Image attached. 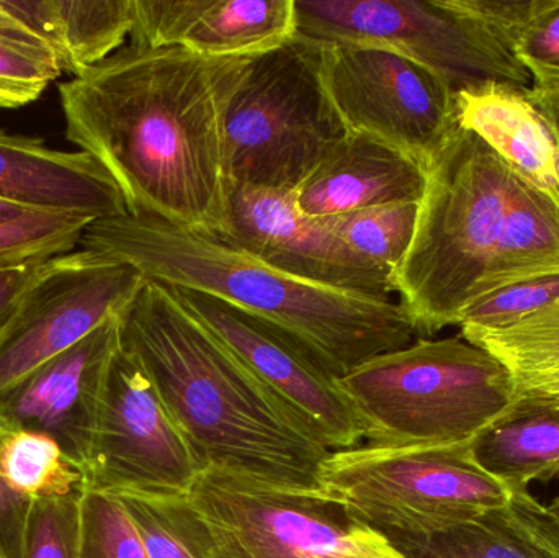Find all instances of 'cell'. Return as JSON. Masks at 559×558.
<instances>
[{
    "label": "cell",
    "mask_w": 559,
    "mask_h": 558,
    "mask_svg": "<svg viewBox=\"0 0 559 558\" xmlns=\"http://www.w3.org/2000/svg\"><path fill=\"white\" fill-rule=\"evenodd\" d=\"M249 59L128 43L58 85L66 138L110 174L130 215L216 236L226 105Z\"/></svg>",
    "instance_id": "6da1fadb"
},
{
    "label": "cell",
    "mask_w": 559,
    "mask_h": 558,
    "mask_svg": "<svg viewBox=\"0 0 559 558\" xmlns=\"http://www.w3.org/2000/svg\"><path fill=\"white\" fill-rule=\"evenodd\" d=\"M559 272V206L456 123L426 167L416 235L394 292L420 337L486 294Z\"/></svg>",
    "instance_id": "7a4b0ae2"
},
{
    "label": "cell",
    "mask_w": 559,
    "mask_h": 558,
    "mask_svg": "<svg viewBox=\"0 0 559 558\" xmlns=\"http://www.w3.org/2000/svg\"><path fill=\"white\" fill-rule=\"evenodd\" d=\"M120 344L150 377L200 471L321 490L319 472L331 451L296 425L173 288L144 278L120 314Z\"/></svg>",
    "instance_id": "3957f363"
},
{
    "label": "cell",
    "mask_w": 559,
    "mask_h": 558,
    "mask_svg": "<svg viewBox=\"0 0 559 558\" xmlns=\"http://www.w3.org/2000/svg\"><path fill=\"white\" fill-rule=\"evenodd\" d=\"M81 246L130 264L147 281L209 295L274 324L335 379L423 340L400 301L302 281L163 219L130 213L94 219Z\"/></svg>",
    "instance_id": "277c9868"
},
{
    "label": "cell",
    "mask_w": 559,
    "mask_h": 558,
    "mask_svg": "<svg viewBox=\"0 0 559 558\" xmlns=\"http://www.w3.org/2000/svg\"><path fill=\"white\" fill-rule=\"evenodd\" d=\"M368 444L472 446L514 412L511 373L463 337L417 340L337 379Z\"/></svg>",
    "instance_id": "5b68a950"
},
{
    "label": "cell",
    "mask_w": 559,
    "mask_h": 558,
    "mask_svg": "<svg viewBox=\"0 0 559 558\" xmlns=\"http://www.w3.org/2000/svg\"><path fill=\"white\" fill-rule=\"evenodd\" d=\"M324 49L296 33L249 59L226 105L228 183L293 192L348 133L325 87Z\"/></svg>",
    "instance_id": "8992f818"
},
{
    "label": "cell",
    "mask_w": 559,
    "mask_h": 558,
    "mask_svg": "<svg viewBox=\"0 0 559 558\" xmlns=\"http://www.w3.org/2000/svg\"><path fill=\"white\" fill-rule=\"evenodd\" d=\"M472 446L365 444L331 452L319 485L384 539L439 536L502 510L511 498L479 467Z\"/></svg>",
    "instance_id": "52a82bcc"
},
{
    "label": "cell",
    "mask_w": 559,
    "mask_h": 558,
    "mask_svg": "<svg viewBox=\"0 0 559 558\" xmlns=\"http://www.w3.org/2000/svg\"><path fill=\"white\" fill-rule=\"evenodd\" d=\"M295 7L299 35L400 52L455 95L488 84L531 88L527 69L452 0H295Z\"/></svg>",
    "instance_id": "ba28073f"
},
{
    "label": "cell",
    "mask_w": 559,
    "mask_h": 558,
    "mask_svg": "<svg viewBox=\"0 0 559 558\" xmlns=\"http://www.w3.org/2000/svg\"><path fill=\"white\" fill-rule=\"evenodd\" d=\"M187 498L209 530L213 558H404L321 490L209 468Z\"/></svg>",
    "instance_id": "9c48e42d"
},
{
    "label": "cell",
    "mask_w": 559,
    "mask_h": 558,
    "mask_svg": "<svg viewBox=\"0 0 559 558\" xmlns=\"http://www.w3.org/2000/svg\"><path fill=\"white\" fill-rule=\"evenodd\" d=\"M200 474L150 377L120 344L105 377L82 490L187 498Z\"/></svg>",
    "instance_id": "30bf717a"
},
{
    "label": "cell",
    "mask_w": 559,
    "mask_h": 558,
    "mask_svg": "<svg viewBox=\"0 0 559 558\" xmlns=\"http://www.w3.org/2000/svg\"><path fill=\"white\" fill-rule=\"evenodd\" d=\"M324 82L348 133L368 134L424 167L459 123L452 88L391 49L325 43Z\"/></svg>",
    "instance_id": "8fae6325"
},
{
    "label": "cell",
    "mask_w": 559,
    "mask_h": 558,
    "mask_svg": "<svg viewBox=\"0 0 559 558\" xmlns=\"http://www.w3.org/2000/svg\"><path fill=\"white\" fill-rule=\"evenodd\" d=\"M130 264L100 252L49 259L0 333V399L48 360L120 317L143 287Z\"/></svg>",
    "instance_id": "7c38bea8"
},
{
    "label": "cell",
    "mask_w": 559,
    "mask_h": 558,
    "mask_svg": "<svg viewBox=\"0 0 559 558\" xmlns=\"http://www.w3.org/2000/svg\"><path fill=\"white\" fill-rule=\"evenodd\" d=\"M173 290L312 441L331 452L360 444L364 429L337 379L319 367L288 334L226 301L199 292Z\"/></svg>",
    "instance_id": "4fadbf2b"
},
{
    "label": "cell",
    "mask_w": 559,
    "mask_h": 558,
    "mask_svg": "<svg viewBox=\"0 0 559 558\" xmlns=\"http://www.w3.org/2000/svg\"><path fill=\"white\" fill-rule=\"evenodd\" d=\"M212 238L312 284L393 300V272L348 248L321 219L299 212L292 192L231 186L226 215Z\"/></svg>",
    "instance_id": "5bb4252c"
},
{
    "label": "cell",
    "mask_w": 559,
    "mask_h": 558,
    "mask_svg": "<svg viewBox=\"0 0 559 558\" xmlns=\"http://www.w3.org/2000/svg\"><path fill=\"white\" fill-rule=\"evenodd\" d=\"M120 347V317L48 360L0 399V423L41 432L84 474L111 357Z\"/></svg>",
    "instance_id": "9a60e30c"
},
{
    "label": "cell",
    "mask_w": 559,
    "mask_h": 558,
    "mask_svg": "<svg viewBox=\"0 0 559 558\" xmlns=\"http://www.w3.org/2000/svg\"><path fill=\"white\" fill-rule=\"evenodd\" d=\"M426 167L361 133H347L293 190L302 215L322 219L388 203L420 202Z\"/></svg>",
    "instance_id": "2e32d148"
},
{
    "label": "cell",
    "mask_w": 559,
    "mask_h": 558,
    "mask_svg": "<svg viewBox=\"0 0 559 558\" xmlns=\"http://www.w3.org/2000/svg\"><path fill=\"white\" fill-rule=\"evenodd\" d=\"M0 197L39 212H71L94 219L127 215L110 174L84 151H59L41 138L0 130Z\"/></svg>",
    "instance_id": "e0dca14e"
},
{
    "label": "cell",
    "mask_w": 559,
    "mask_h": 558,
    "mask_svg": "<svg viewBox=\"0 0 559 558\" xmlns=\"http://www.w3.org/2000/svg\"><path fill=\"white\" fill-rule=\"evenodd\" d=\"M460 127L481 138L515 173L559 206V143L527 88L488 84L456 94Z\"/></svg>",
    "instance_id": "ac0fdd59"
},
{
    "label": "cell",
    "mask_w": 559,
    "mask_h": 558,
    "mask_svg": "<svg viewBox=\"0 0 559 558\" xmlns=\"http://www.w3.org/2000/svg\"><path fill=\"white\" fill-rule=\"evenodd\" d=\"M404 558H559V523L532 495L512 490L502 510L430 537H388Z\"/></svg>",
    "instance_id": "d6986e66"
},
{
    "label": "cell",
    "mask_w": 559,
    "mask_h": 558,
    "mask_svg": "<svg viewBox=\"0 0 559 558\" xmlns=\"http://www.w3.org/2000/svg\"><path fill=\"white\" fill-rule=\"evenodd\" d=\"M2 5L52 49L72 78L123 48L133 29V0H2Z\"/></svg>",
    "instance_id": "ffe728a7"
},
{
    "label": "cell",
    "mask_w": 559,
    "mask_h": 558,
    "mask_svg": "<svg viewBox=\"0 0 559 558\" xmlns=\"http://www.w3.org/2000/svg\"><path fill=\"white\" fill-rule=\"evenodd\" d=\"M465 341L488 351L511 373L512 415L559 409V300L506 330Z\"/></svg>",
    "instance_id": "44dd1931"
},
{
    "label": "cell",
    "mask_w": 559,
    "mask_h": 558,
    "mask_svg": "<svg viewBox=\"0 0 559 558\" xmlns=\"http://www.w3.org/2000/svg\"><path fill=\"white\" fill-rule=\"evenodd\" d=\"M483 471L512 490L559 478V409L514 413L472 446Z\"/></svg>",
    "instance_id": "7402d4cb"
},
{
    "label": "cell",
    "mask_w": 559,
    "mask_h": 558,
    "mask_svg": "<svg viewBox=\"0 0 559 558\" xmlns=\"http://www.w3.org/2000/svg\"><path fill=\"white\" fill-rule=\"evenodd\" d=\"M296 33L295 0H210L182 46L209 58H254Z\"/></svg>",
    "instance_id": "603a6c76"
},
{
    "label": "cell",
    "mask_w": 559,
    "mask_h": 558,
    "mask_svg": "<svg viewBox=\"0 0 559 558\" xmlns=\"http://www.w3.org/2000/svg\"><path fill=\"white\" fill-rule=\"evenodd\" d=\"M0 475L28 500L68 497L82 491L84 474L61 446L41 432L0 423Z\"/></svg>",
    "instance_id": "cb8c5ba5"
},
{
    "label": "cell",
    "mask_w": 559,
    "mask_h": 558,
    "mask_svg": "<svg viewBox=\"0 0 559 558\" xmlns=\"http://www.w3.org/2000/svg\"><path fill=\"white\" fill-rule=\"evenodd\" d=\"M150 558H213L212 541L189 498L117 497Z\"/></svg>",
    "instance_id": "d4e9b609"
},
{
    "label": "cell",
    "mask_w": 559,
    "mask_h": 558,
    "mask_svg": "<svg viewBox=\"0 0 559 558\" xmlns=\"http://www.w3.org/2000/svg\"><path fill=\"white\" fill-rule=\"evenodd\" d=\"M419 203H388L329 216L321 222L361 258L394 275L413 245Z\"/></svg>",
    "instance_id": "484cf974"
},
{
    "label": "cell",
    "mask_w": 559,
    "mask_h": 558,
    "mask_svg": "<svg viewBox=\"0 0 559 558\" xmlns=\"http://www.w3.org/2000/svg\"><path fill=\"white\" fill-rule=\"evenodd\" d=\"M92 216L71 212H35L0 226V269L48 261L81 246Z\"/></svg>",
    "instance_id": "4316f807"
},
{
    "label": "cell",
    "mask_w": 559,
    "mask_h": 558,
    "mask_svg": "<svg viewBox=\"0 0 559 558\" xmlns=\"http://www.w3.org/2000/svg\"><path fill=\"white\" fill-rule=\"evenodd\" d=\"M559 300V272L532 275L473 301L462 313L463 340L506 330Z\"/></svg>",
    "instance_id": "83f0119b"
},
{
    "label": "cell",
    "mask_w": 559,
    "mask_h": 558,
    "mask_svg": "<svg viewBox=\"0 0 559 558\" xmlns=\"http://www.w3.org/2000/svg\"><path fill=\"white\" fill-rule=\"evenodd\" d=\"M61 74L58 58L46 43L0 33V108L33 104Z\"/></svg>",
    "instance_id": "f1b7e54d"
},
{
    "label": "cell",
    "mask_w": 559,
    "mask_h": 558,
    "mask_svg": "<svg viewBox=\"0 0 559 558\" xmlns=\"http://www.w3.org/2000/svg\"><path fill=\"white\" fill-rule=\"evenodd\" d=\"M79 558H150L133 521L114 495L82 490Z\"/></svg>",
    "instance_id": "f546056e"
},
{
    "label": "cell",
    "mask_w": 559,
    "mask_h": 558,
    "mask_svg": "<svg viewBox=\"0 0 559 558\" xmlns=\"http://www.w3.org/2000/svg\"><path fill=\"white\" fill-rule=\"evenodd\" d=\"M81 495L33 500L26 530L25 558L81 556Z\"/></svg>",
    "instance_id": "4dcf8cb0"
},
{
    "label": "cell",
    "mask_w": 559,
    "mask_h": 558,
    "mask_svg": "<svg viewBox=\"0 0 559 558\" xmlns=\"http://www.w3.org/2000/svg\"><path fill=\"white\" fill-rule=\"evenodd\" d=\"M514 56L531 75L532 87L559 92V0H540L522 32Z\"/></svg>",
    "instance_id": "1f68e13d"
},
{
    "label": "cell",
    "mask_w": 559,
    "mask_h": 558,
    "mask_svg": "<svg viewBox=\"0 0 559 558\" xmlns=\"http://www.w3.org/2000/svg\"><path fill=\"white\" fill-rule=\"evenodd\" d=\"M210 0H133L131 45L144 48L182 46Z\"/></svg>",
    "instance_id": "d6a6232c"
},
{
    "label": "cell",
    "mask_w": 559,
    "mask_h": 558,
    "mask_svg": "<svg viewBox=\"0 0 559 558\" xmlns=\"http://www.w3.org/2000/svg\"><path fill=\"white\" fill-rule=\"evenodd\" d=\"M462 12L478 20L506 49L514 55L521 38L540 0H452Z\"/></svg>",
    "instance_id": "836d02e7"
},
{
    "label": "cell",
    "mask_w": 559,
    "mask_h": 558,
    "mask_svg": "<svg viewBox=\"0 0 559 558\" xmlns=\"http://www.w3.org/2000/svg\"><path fill=\"white\" fill-rule=\"evenodd\" d=\"M33 500L16 494L0 475V553L25 558L26 530Z\"/></svg>",
    "instance_id": "e575fe53"
},
{
    "label": "cell",
    "mask_w": 559,
    "mask_h": 558,
    "mask_svg": "<svg viewBox=\"0 0 559 558\" xmlns=\"http://www.w3.org/2000/svg\"><path fill=\"white\" fill-rule=\"evenodd\" d=\"M49 261V259H48ZM48 261L29 262L16 268L0 269V333L19 308L36 278L43 274Z\"/></svg>",
    "instance_id": "d590c367"
},
{
    "label": "cell",
    "mask_w": 559,
    "mask_h": 558,
    "mask_svg": "<svg viewBox=\"0 0 559 558\" xmlns=\"http://www.w3.org/2000/svg\"><path fill=\"white\" fill-rule=\"evenodd\" d=\"M527 98L547 118L548 123L554 128L559 143V92H544L537 88H527Z\"/></svg>",
    "instance_id": "8d00e7d4"
},
{
    "label": "cell",
    "mask_w": 559,
    "mask_h": 558,
    "mask_svg": "<svg viewBox=\"0 0 559 558\" xmlns=\"http://www.w3.org/2000/svg\"><path fill=\"white\" fill-rule=\"evenodd\" d=\"M35 212H39V210H33L23 205V203L15 202V200L0 197V226L19 222V219L25 218V216Z\"/></svg>",
    "instance_id": "74e56055"
},
{
    "label": "cell",
    "mask_w": 559,
    "mask_h": 558,
    "mask_svg": "<svg viewBox=\"0 0 559 558\" xmlns=\"http://www.w3.org/2000/svg\"><path fill=\"white\" fill-rule=\"evenodd\" d=\"M548 511H550L551 514H554L555 520L559 523V495L557 498H554V500L550 501V503L547 504Z\"/></svg>",
    "instance_id": "f35d334b"
},
{
    "label": "cell",
    "mask_w": 559,
    "mask_h": 558,
    "mask_svg": "<svg viewBox=\"0 0 559 558\" xmlns=\"http://www.w3.org/2000/svg\"><path fill=\"white\" fill-rule=\"evenodd\" d=\"M0 558H5V557H3V554H2V553H0Z\"/></svg>",
    "instance_id": "ab89813d"
}]
</instances>
